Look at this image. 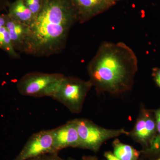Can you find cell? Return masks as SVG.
I'll return each instance as SVG.
<instances>
[{
    "mask_svg": "<svg viewBox=\"0 0 160 160\" xmlns=\"http://www.w3.org/2000/svg\"><path fill=\"white\" fill-rule=\"evenodd\" d=\"M26 6L34 16H36L42 9L43 0H24Z\"/></svg>",
    "mask_w": 160,
    "mask_h": 160,
    "instance_id": "cell-15",
    "label": "cell"
},
{
    "mask_svg": "<svg viewBox=\"0 0 160 160\" xmlns=\"http://www.w3.org/2000/svg\"><path fill=\"white\" fill-rule=\"evenodd\" d=\"M104 157L106 160H122L117 157L112 152H106L104 153Z\"/></svg>",
    "mask_w": 160,
    "mask_h": 160,
    "instance_id": "cell-18",
    "label": "cell"
},
{
    "mask_svg": "<svg viewBox=\"0 0 160 160\" xmlns=\"http://www.w3.org/2000/svg\"><path fill=\"white\" fill-rule=\"evenodd\" d=\"M92 86L89 80L65 76L51 98L72 113H79L82 110L86 96Z\"/></svg>",
    "mask_w": 160,
    "mask_h": 160,
    "instance_id": "cell-3",
    "label": "cell"
},
{
    "mask_svg": "<svg viewBox=\"0 0 160 160\" xmlns=\"http://www.w3.org/2000/svg\"><path fill=\"white\" fill-rule=\"evenodd\" d=\"M73 121L79 137L81 149L96 152L106 141L122 135L129 136V132L124 129H106L87 119H75Z\"/></svg>",
    "mask_w": 160,
    "mask_h": 160,
    "instance_id": "cell-5",
    "label": "cell"
},
{
    "mask_svg": "<svg viewBox=\"0 0 160 160\" xmlns=\"http://www.w3.org/2000/svg\"><path fill=\"white\" fill-rule=\"evenodd\" d=\"M8 14H0V29L6 26L8 19Z\"/></svg>",
    "mask_w": 160,
    "mask_h": 160,
    "instance_id": "cell-17",
    "label": "cell"
},
{
    "mask_svg": "<svg viewBox=\"0 0 160 160\" xmlns=\"http://www.w3.org/2000/svg\"><path fill=\"white\" fill-rule=\"evenodd\" d=\"M82 160H99L97 157L94 156H84L82 158Z\"/></svg>",
    "mask_w": 160,
    "mask_h": 160,
    "instance_id": "cell-21",
    "label": "cell"
},
{
    "mask_svg": "<svg viewBox=\"0 0 160 160\" xmlns=\"http://www.w3.org/2000/svg\"><path fill=\"white\" fill-rule=\"evenodd\" d=\"M138 70V60L125 43H102L89 62V81L98 92L118 94L130 91Z\"/></svg>",
    "mask_w": 160,
    "mask_h": 160,
    "instance_id": "cell-2",
    "label": "cell"
},
{
    "mask_svg": "<svg viewBox=\"0 0 160 160\" xmlns=\"http://www.w3.org/2000/svg\"><path fill=\"white\" fill-rule=\"evenodd\" d=\"M65 77L60 73L33 72L24 75L17 83L19 93L34 98L52 97Z\"/></svg>",
    "mask_w": 160,
    "mask_h": 160,
    "instance_id": "cell-4",
    "label": "cell"
},
{
    "mask_svg": "<svg viewBox=\"0 0 160 160\" xmlns=\"http://www.w3.org/2000/svg\"><path fill=\"white\" fill-rule=\"evenodd\" d=\"M5 27L9 32L15 49L18 52L23 53L29 35V26L9 17Z\"/></svg>",
    "mask_w": 160,
    "mask_h": 160,
    "instance_id": "cell-10",
    "label": "cell"
},
{
    "mask_svg": "<svg viewBox=\"0 0 160 160\" xmlns=\"http://www.w3.org/2000/svg\"><path fill=\"white\" fill-rule=\"evenodd\" d=\"M77 22L71 0H43L42 9L29 26L23 53L39 58L60 53Z\"/></svg>",
    "mask_w": 160,
    "mask_h": 160,
    "instance_id": "cell-1",
    "label": "cell"
},
{
    "mask_svg": "<svg viewBox=\"0 0 160 160\" xmlns=\"http://www.w3.org/2000/svg\"><path fill=\"white\" fill-rule=\"evenodd\" d=\"M52 129L54 147L57 152L69 147L80 148L79 137L73 120Z\"/></svg>",
    "mask_w": 160,
    "mask_h": 160,
    "instance_id": "cell-8",
    "label": "cell"
},
{
    "mask_svg": "<svg viewBox=\"0 0 160 160\" xmlns=\"http://www.w3.org/2000/svg\"><path fill=\"white\" fill-rule=\"evenodd\" d=\"M77 14L78 22H86L111 6L109 0H71Z\"/></svg>",
    "mask_w": 160,
    "mask_h": 160,
    "instance_id": "cell-9",
    "label": "cell"
},
{
    "mask_svg": "<svg viewBox=\"0 0 160 160\" xmlns=\"http://www.w3.org/2000/svg\"><path fill=\"white\" fill-rule=\"evenodd\" d=\"M156 122L157 133L149 148L144 151L147 153L157 154L160 152V108L154 111Z\"/></svg>",
    "mask_w": 160,
    "mask_h": 160,
    "instance_id": "cell-14",
    "label": "cell"
},
{
    "mask_svg": "<svg viewBox=\"0 0 160 160\" xmlns=\"http://www.w3.org/2000/svg\"><path fill=\"white\" fill-rule=\"evenodd\" d=\"M109 1H110V2H111L112 3V2H114V1H115V0H109Z\"/></svg>",
    "mask_w": 160,
    "mask_h": 160,
    "instance_id": "cell-22",
    "label": "cell"
},
{
    "mask_svg": "<svg viewBox=\"0 0 160 160\" xmlns=\"http://www.w3.org/2000/svg\"><path fill=\"white\" fill-rule=\"evenodd\" d=\"M57 152L52 129L36 132L29 138L14 160H28L47 153Z\"/></svg>",
    "mask_w": 160,
    "mask_h": 160,
    "instance_id": "cell-6",
    "label": "cell"
},
{
    "mask_svg": "<svg viewBox=\"0 0 160 160\" xmlns=\"http://www.w3.org/2000/svg\"><path fill=\"white\" fill-rule=\"evenodd\" d=\"M8 14L9 18L29 26L34 16L26 6L24 0H14L9 4Z\"/></svg>",
    "mask_w": 160,
    "mask_h": 160,
    "instance_id": "cell-11",
    "label": "cell"
},
{
    "mask_svg": "<svg viewBox=\"0 0 160 160\" xmlns=\"http://www.w3.org/2000/svg\"><path fill=\"white\" fill-rule=\"evenodd\" d=\"M112 153L122 160H139L141 152L132 146L122 143L116 138L112 142Z\"/></svg>",
    "mask_w": 160,
    "mask_h": 160,
    "instance_id": "cell-12",
    "label": "cell"
},
{
    "mask_svg": "<svg viewBox=\"0 0 160 160\" xmlns=\"http://www.w3.org/2000/svg\"><path fill=\"white\" fill-rule=\"evenodd\" d=\"M0 49L6 52L12 58L19 59L21 57L15 49L9 32L5 26L0 29Z\"/></svg>",
    "mask_w": 160,
    "mask_h": 160,
    "instance_id": "cell-13",
    "label": "cell"
},
{
    "mask_svg": "<svg viewBox=\"0 0 160 160\" xmlns=\"http://www.w3.org/2000/svg\"><path fill=\"white\" fill-rule=\"evenodd\" d=\"M9 0H0V12L9 7Z\"/></svg>",
    "mask_w": 160,
    "mask_h": 160,
    "instance_id": "cell-19",
    "label": "cell"
},
{
    "mask_svg": "<svg viewBox=\"0 0 160 160\" xmlns=\"http://www.w3.org/2000/svg\"><path fill=\"white\" fill-rule=\"evenodd\" d=\"M158 160H160V158L159 159H158Z\"/></svg>",
    "mask_w": 160,
    "mask_h": 160,
    "instance_id": "cell-23",
    "label": "cell"
},
{
    "mask_svg": "<svg viewBox=\"0 0 160 160\" xmlns=\"http://www.w3.org/2000/svg\"><path fill=\"white\" fill-rule=\"evenodd\" d=\"M154 78L156 83L160 88V69L155 71Z\"/></svg>",
    "mask_w": 160,
    "mask_h": 160,
    "instance_id": "cell-20",
    "label": "cell"
},
{
    "mask_svg": "<svg viewBox=\"0 0 160 160\" xmlns=\"http://www.w3.org/2000/svg\"><path fill=\"white\" fill-rule=\"evenodd\" d=\"M58 152H52L42 155L28 160H66L60 157Z\"/></svg>",
    "mask_w": 160,
    "mask_h": 160,
    "instance_id": "cell-16",
    "label": "cell"
},
{
    "mask_svg": "<svg viewBox=\"0 0 160 160\" xmlns=\"http://www.w3.org/2000/svg\"><path fill=\"white\" fill-rule=\"evenodd\" d=\"M156 133L154 112L142 108L133 129L129 132V136L135 142L141 144L145 149V151L149 149Z\"/></svg>",
    "mask_w": 160,
    "mask_h": 160,
    "instance_id": "cell-7",
    "label": "cell"
},
{
    "mask_svg": "<svg viewBox=\"0 0 160 160\" xmlns=\"http://www.w3.org/2000/svg\"><path fill=\"white\" fill-rule=\"evenodd\" d=\"M69 160H72V159H69Z\"/></svg>",
    "mask_w": 160,
    "mask_h": 160,
    "instance_id": "cell-24",
    "label": "cell"
}]
</instances>
